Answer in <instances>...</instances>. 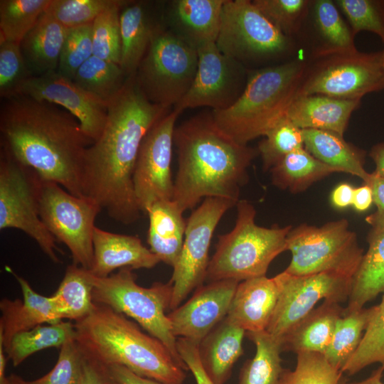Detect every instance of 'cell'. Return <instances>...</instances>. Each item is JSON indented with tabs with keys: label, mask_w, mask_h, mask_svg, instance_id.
Instances as JSON below:
<instances>
[{
	"label": "cell",
	"mask_w": 384,
	"mask_h": 384,
	"mask_svg": "<svg viewBox=\"0 0 384 384\" xmlns=\"http://www.w3.org/2000/svg\"><path fill=\"white\" fill-rule=\"evenodd\" d=\"M169 110L145 97L134 73L109 101L104 129L86 150L83 196L94 199L117 222L129 225L140 217L132 181L136 161L146 133Z\"/></svg>",
	"instance_id": "cell-1"
},
{
	"label": "cell",
	"mask_w": 384,
	"mask_h": 384,
	"mask_svg": "<svg viewBox=\"0 0 384 384\" xmlns=\"http://www.w3.org/2000/svg\"><path fill=\"white\" fill-rule=\"evenodd\" d=\"M0 142L1 149L41 180L83 196L85 156L93 141L65 109L24 95L5 100L0 111Z\"/></svg>",
	"instance_id": "cell-2"
},
{
	"label": "cell",
	"mask_w": 384,
	"mask_h": 384,
	"mask_svg": "<svg viewBox=\"0 0 384 384\" xmlns=\"http://www.w3.org/2000/svg\"><path fill=\"white\" fill-rule=\"evenodd\" d=\"M174 145L178 169L172 201L183 213L193 210L203 198L239 201L257 149L223 132L211 113L196 115L175 128Z\"/></svg>",
	"instance_id": "cell-3"
},
{
	"label": "cell",
	"mask_w": 384,
	"mask_h": 384,
	"mask_svg": "<svg viewBox=\"0 0 384 384\" xmlns=\"http://www.w3.org/2000/svg\"><path fill=\"white\" fill-rule=\"evenodd\" d=\"M74 325L75 340L86 357L107 367L122 366L164 384H182L186 378V370L159 339L109 306L95 304Z\"/></svg>",
	"instance_id": "cell-4"
},
{
	"label": "cell",
	"mask_w": 384,
	"mask_h": 384,
	"mask_svg": "<svg viewBox=\"0 0 384 384\" xmlns=\"http://www.w3.org/2000/svg\"><path fill=\"white\" fill-rule=\"evenodd\" d=\"M308 63L306 58H295L249 72L238 100L226 110L211 112L217 126L243 145L265 136L299 96Z\"/></svg>",
	"instance_id": "cell-5"
},
{
	"label": "cell",
	"mask_w": 384,
	"mask_h": 384,
	"mask_svg": "<svg viewBox=\"0 0 384 384\" xmlns=\"http://www.w3.org/2000/svg\"><path fill=\"white\" fill-rule=\"evenodd\" d=\"M236 207L235 226L229 233L218 236L215 252L209 261L206 279L209 282L225 279L240 282L266 276L273 260L287 250L291 225L259 226L252 203L239 200Z\"/></svg>",
	"instance_id": "cell-6"
},
{
	"label": "cell",
	"mask_w": 384,
	"mask_h": 384,
	"mask_svg": "<svg viewBox=\"0 0 384 384\" xmlns=\"http://www.w3.org/2000/svg\"><path fill=\"white\" fill-rule=\"evenodd\" d=\"M132 270L123 267L107 277L93 275V302L134 319L147 334L159 339L186 370H188L178 352L177 338L166 314L170 309L172 284L155 282L150 287H143L137 283Z\"/></svg>",
	"instance_id": "cell-7"
},
{
	"label": "cell",
	"mask_w": 384,
	"mask_h": 384,
	"mask_svg": "<svg viewBox=\"0 0 384 384\" xmlns=\"http://www.w3.org/2000/svg\"><path fill=\"white\" fill-rule=\"evenodd\" d=\"M215 44L247 68L290 60L297 48L250 0L225 1Z\"/></svg>",
	"instance_id": "cell-8"
},
{
	"label": "cell",
	"mask_w": 384,
	"mask_h": 384,
	"mask_svg": "<svg viewBox=\"0 0 384 384\" xmlns=\"http://www.w3.org/2000/svg\"><path fill=\"white\" fill-rule=\"evenodd\" d=\"M287 243L292 260L284 271L296 276L331 272L353 277L364 254L345 218L319 227L301 224Z\"/></svg>",
	"instance_id": "cell-9"
},
{
	"label": "cell",
	"mask_w": 384,
	"mask_h": 384,
	"mask_svg": "<svg viewBox=\"0 0 384 384\" xmlns=\"http://www.w3.org/2000/svg\"><path fill=\"white\" fill-rule=\"evenodd\" d=\"M198 61L197 50L164 25L152 39L135 79L151 102L170 109L189 90Z\"/></svg>",
	"instance_id": "cell-10"
},
{
	"label": "cell",
	"mask_w": 384,
	"mask_h": 384,
	"mask_svg": "<svg viewBox=\"0 0 384 384\" xmlns=\"http://www.w3.org/2000/svg\"><path fill=\"white\" fill-rule=\"evenodd\" d=\"M383 90L381 51L363 53L356 49L309 60L298 97L321 95L361 100L367 94Z\"/></svg>",
	"instance_id": "cell-11"
},
{
	"label": "cell",
	"mask_w": 384,
	"mask_h": 384,
	"mask_svg": "<svg viewBox=\"0 0 384 384\" xmlns=\"http://www.w3.org/2000/svg\"><path fill=\"white\" fill-rule=\"evenodd\" d=\"M100 206L87 196H76L59 184L41 180L40 217L50 233L70 252L73 263L90 270L93 233Z\"/></svg>",
	"instance_id": "cell-12"
},
{
	"label": "cell",
	"mask_w": 384,
	"mask_h": 384,
	"mask_svg": "<svg viewBox=\"0 0 384 384\" xmlns=\"http://www.w3.org/2000/svg\"><path fill=\"white\" fill-rule=\"evenodd\" d=\"M41 179L31 169L0 151V230L15 228L33 239L49 259L60 262L57 240L39 213Z\"/></svg>",
	"instance_id": "cell-13"
},
{
	"label": "cell",
	"mask_w": 384,
	"mask_h": 384,
	"mask_svg": "<svg viewBox=\"0 0 384 384\" xmlns=\"http://www.w3.org/2000/svg\"><path fill=\"white\" fill-rule=\"evenodd\" d=\"M238 201L206 198L186 220L184 240L169 281L173 286L170 309L173 310L206 279L208 252L214 231L225 213Z\"/></svg>",
	"instance_id": "cell-14"
},
{
	"label": "cell",
	"mask_w": 384,
	"mask_h": 384,
	"mask_svg": "<svg viewBox=\"0 0 384 384\" xmlns=\"http://www.w3.org/2000/svg\"><path fill=\"white\" fill-rule=\"evenodd\" d=\"M275 278L279 298L266 331L280 343L319 301L340 304L348 300L353 279L331 272L296 276L283 271Z\"/></svg>",
	"instance_id": "cell-15"
},
{
	"label": "cell",
	"mask_w": 384,
	"mask_h": 384,
	"mask_svg": "<svg viewBox=\"0 0 384 384\" xmlns=\"http://www.w3.org/2000/svg\"><path fill=\"white\" fill-rule=\"evenodd\" d=\"M198 68L193 82L185 96L174 107L184 110L209 107L213 111L231 107L242 94L249 70L222 53L215 43L199 47Z\"/></svg>",
	"instance_id": "cell-16"
},
{
	"label": "cell",
	"mask_w": 384,
	"mask_h": 384,
	"mask_svg": "<svg viewBox=\"0 0 384 384\" xmlns=\"http://www.w3.org/2000/svg\"><path fill=\"white\" fill-rule=\"evenodd\" d=\"M180 112L174 109L149 130L142 142L133 173L137 205L145 213L159 201L172 200L171 158L175 124Z\"/></svg>",
	"instance_id": "cell-17"
},
{
	"label": "cell",
	"mask_w": 384,
	"mask_h": 384,
	"mask_svg": "<svg viewBox=\"0 0 384 384\" xmlns=\"http://www.w3.org/2000/svg\"><path fill=\"white\" fill-rule=\"evenodd\" d=\"M17 95L65 109L78 120L82 131L93 142L101 135L107 122L108 102L83 90L57 70L31 77L21 86Z\"/></svg>",
	"instance_id": "cell-18"
},
{
	"label": "cell",
	"mask_w": 384,
	"mask_h": 384,
	"mask_svg": "<svg viewBox=\"0 0 384 384\" xmlns=\"http://www.w3.org/2000/svg\"><path fill=\"white\" fill-rule=\"evenodd\" d=\"M238 284L225 279L198 287L186 302L167 314L174 335L198 345L227 316Z\"/></svg>",
	"instance_id": "cell-19"
},
{
	"label": "cell",
	"mask_w": 384,
	"mask_h": 384,
	"mask_svg": "<svg viewBox=\"0 0 384 384\" xmlns=\"http://www.w3.org/2000/svg\"><path fill=\"white\" fill-rule=\"evenodd\" d=\"M225 1H171L162 11L164 25L196 50L206 44L215 43Z\"/></svg>",
	"instance_id": "cell-20"
},
{
	"label": "cell",
	"mask_w": 384,
	"mask_h": 384,
	"mask_svg": "<svg viewBox=\"0 0 384 384\" xmlns=\"http://www.w3.org/2000/svg\"><path fill=\"white\" fill-rule=\"evenodd\" d=\"M354 38L334 1L311 0L308 16L296 40L306 42V58L311 60L356 50Z\"/></svg>",
	"instance_id": "cell-21"
},
{
	"label": "cell",
	"mask_w": 384,
	"mask_h": 384,
	"mask_svg": "<svg viewBox=\"0 0 384 384\" xmlns=\"http://www.w3.org/2000/svg\"><path fill=\"white\" fill-rule=\"evenodd\" d=\"M16 279L23 300L4 298L0 302V343L6 351L18 334L43 324H53L63 321L51 297L36 292L28 282L7 268Z\"/></svg>",
	"instance_id": "cell-22"
},
{
	"label": "cell",
	"mask_w": 384,
	"mask_h": 384,
	"mask_svg": "<svg viewBox=\"0 0 384 384\" xmlns=\"http://www.w3.org/2000/svg\"><path fill=\"white\" fill-rule=\"evenodd\" d=\"M93 261L90 271L97 277H107L117 269H150L160 262L137 236L114 233L95 226Z\"/></svg>",
	"instance_id": "cell-23"
},
{
	"label": "cell",
	"mask_w": 384,
	"mask_h": 384,
	"mask_svg": "<svg viewBox=\"0 0 384 384\" xmlns=\"http://www.w3.org/2000/svg\"><path fill=\"white\" fill-rule=\"evenodd\" d=\"M275 277H253L239 282L227 317L247 332L266 331L279 298Z\"/></svg>",
	"instance_id": "cell-24"
},
{
	"label": "cell",
	"mask_w": 384,
	"mask_h": 384,
	"mask_svg": "<svg viewBox=\"0 0 384 384\" xmlns=\"http://www.w3.org/2000/svg\"><path fill=\"white\" fill-rule=\"evenodd\" d=\"M151 4L127 1L120 11L119 65L127 76L136 73L155 34L164 26L162 13L155 14Z\"/></svg>",
	"instance_id": "cell-25"
},
{
	"label": "cell",
	"mask_w": 384,
	"mask_h": 384,
	"mask_svg": "<svg viewBox=\"0 0 384 384\" xmlns=\"http://www.w3.org/2000/svg\"><path fill=\"white\" fill-rule=\"evenodd\" d=\"M245 334L226 316L198 344L201 366L214 384H225L230 378L234 364L244 353Z\"/></svg>",
	"instance_id": "cell-26"
},
{
	"label": "cell",
	"mask_w": 384,
	"mask_h": 384,
	"mask_svg": "<svg viewBox=\"0 0 384 384\" xmlns=\"http://www.w3.org/2000/svg\"><path fill=\"white\" fill-rule=\"evenodd\" d=\"M361 100H343L321 95L297 97L286 116L301 129H321L343 135L353 112Z\"/></svg>",
	"instance_id": "cell-27"
},
{
	"label": "cell",
	"mask_w": 384,
	"mask_h": 384,
	"mask_svg": "<svg viewBox=\"0 0 384 384\" xmlns=\"http://www.w3.org/2000/svg\"><path fill=\"white\" fill-rule=\"evenodd\" d=\"M149 217V250L165 264L174 267L180 255L186 228L183 212L172 200L159 201L146 211Z\"/></svg>",
	"instance_id": "cell-28"
},
{
	"label": "cell",
	"mask_w": 384,
	"mask_h": 384,
	"mask_svg": "<svg viewBox=\"0 0 384 384\" xmlns=\"http://www.w3.org/2000/svg\"><path fill=\"white\" fill-rule=\"evenodd\" d=\"M68 29L46 11L27 33L20 46L32 76L58 70Z\"/></svg>",
	"instance_id": "cell-29"
},
{
	"label": "cell",
	"mask_w": 384,
	"mask_h": 384,
	"mask_svg": "<svg viewBox=\"0 0 384 384\" xmlns=\"http://www.w3.org/2000/svg\"><path fill=\"white\" fill-rule=\"evenodd\" d=\"M345 311L339 303L324 301L286 335L281 342L282 351L324 355L331 341L336 323Z\"/></svg>",
	"instance_id": "cell-30"
},
{
	"label": "cell",
	"mask_w": 384,
	"mask_h": 384,
	"mask_svg": "<svg viewBox=\"0 0 384 384\" xmlns=\"http://www.w3.org/2000/svg\"><path fill=\"white\" fill-rule=\"evenodd\" d=\"M304 148L316 159L338 172L352 174L366 183V151L345 141L339 134L321 129H302Z\"/></svg>",
	"instance_id": "cell-31"
},
{
	"label": "cell",
	"mask_w": 384,
	"mask_h": 384,
	"mask_svg": "<svg viewBox=\"0 0 384 384\" xmlns=\"http://www.w3.org/2000/svg\"><path fill=\"white\" fill-rule=\"evenodd\" d=\"M367 242L368 250L352 279L348 309L363 308L384 294V228H371Z\"/></svg>",
	"instance_id": "cell-32"
},
{
	"label": "cell",
	"mask_w": 384,
	"mask_h": 384,
	"mask_svg": "<svg viewBox=\"0 0 384 384\" xmlns=\"http://www.w3.org/2000/svg\"><path fill=\"white\" fill-rule=\"evenodd\" d=\"M93 274L75 264L67 267L64 277L51 297L62 320L79 321L95 308Z\"/></svg>",
	"instance_id": "cell-33"
},
{
	"label": "cell",
	"mask_w": 384,
	"mask_h": 384,
	"mask_svg": "<svg viewBox=\"0 0 384 384\" xmlns=\"http://www.w3.org/2000/svg\"><path fill=\"white\" fill-rule=\"evenodd\" d=\"M270 172L274 186L297 193L338 171L316 159L303 147L287 154L270 169Z\"/></svg>",
	"instance_id": "cell-34"
},
{
	"label": "cell",
	"mask_w": 384,
	"mask_h": 384,
	"mask_svg": "<svg viewBox=\"0 0 384 384\" xmlns=\"http://www.w3.org/2000/svg\"><path fill=\"white\" fill-rule=\"evenodd\" d=\"M246 336L255 343L256 353L242 366L238 384H282L285 369L281 343L267 331L247 332Z\"/></svg>",
	"instance_id": "cell-35"
},
{
	"label": "cell",
	"mask_w": 384,
	"mask_h": 384,
	"mask_svg": "<svg viewBox=\"0 0 384 384\" xmlns=\"http://www.w3.org/2000/svg\"><path fill=\"white\" fill-rule=\"evenodd\" d=\"M375 306L348 309L338 319L331 341L324 356L336 370H341L358 348Z\"/></svg>",
	"instance_id": "cell-36"
},
{
	"label": "cell",
	"mask_w": 384,
	"mask_h": 384,
	"mask_svg": "<svg viewBox=\"0 0 384 384\" xmlns=\"http://www.w3.org/2000/svg\"><path fill=\"white\" fill-rule=\"evenodd\" d=\"M75 335V325L70 321L63 320L47 326L39 325L16 334L5 352L13 366H18L36 352L49 348H60Z\"/></svg>",
	"instance_id": "cell-37"
},
{
	"label": "cell",
	"mask_w": 384,
	"mask_h": 384,
	"mask_svg": "<svg viewBox=\"0 0 384 384\" xmlns=\"http://www.w3.org/2000/svg\"><path fill=\"white\" fill-rule=\"evenodd\" d=\"M121 66L95 55L78 70L73 81L106 102L122 88L127 78Z\"/></svg>",
	"instance_id": "cell-38"
},
{
	"label": "cell",
	"mask_w": 384,
	"mask_h": 384,
	"mask_svg": "<svg viewBox=\"0 0 384 384\" xmlns=\"http://www.w3.org/2000/svg\"><path fill=\"white\" fill-rule=\"evenodd\" d=\"M50 2L51 0H1L0 41L20 45Z\"/></svg>",
	"instance_id": "cell-39"
},
{
	"label": "cell",
	"mask_w": 384,
	"mask_h": 384,
	"mask_svg": "<svg viewBox=\"0 0 384 384\" xmlns=\"http://www.w3.org/2000/svg\"><path fill=\"white\" fill-rule=\"evenodd\" d=\"M375 363L384 366V294L375 305L358 348L341 372L353 375Z\"/></svg>",
	"instance_id": "cell-40"
},
{
	"label": "cell",
	"mask_w": 384,
	"mask_h": 384,
	"mask_svg": "<svg viewBox=\"0 0 384 384\" xmlns=\"http://www.w3.org/2000/svg\"><path fill=\"white\" fill-rule=\"evenodd\" d=\"M303 147L302 129L285 116L269 129L257 149L261 156L263 170L267 171L287 154Z\"/></svg>",
	"instance_id": "cell-41"
},
{
	"label": "cell",
	"mask_w": 384,
	"mask_h": 384,
	"mask_svg": "<svg viewBox=\"0 0 384 384\" xmlns=\"http://www.w3.org/2000/svg\"><path fill=\"white\" fill-rule=\"evenodd\" d=\"M252 2L284 35L296 41L308 16L311 0H254Z\"/></svg>",
	"instance_id": "cell-42"
},
{
	"label": "cell",
	"mask_w": 384,
	"mask_h": 384,
	"mask_svg": "<svg viewBox=\"0 0 384 384\" xmlns=\"http://www.w3.org/2000/svg\"><path fill=\"white\" fill-rule=\"evenodd\" d=\"M127 1L100 14L92 23L93 55L119 65L121 31L119 15Z\"/></svg>",
	"instance_id": "cell-43"
},
{
	"label": "cell",
	"mask_w": 384,
	"mask_h": 384,
	"mask_svg": "<svg viewBox=\"0 0 384 384\" xmlns=\"http://www.w3.org/2000/svg\"><path fill=\"white\" fill-rule=\"evenodd\" d=\"M294 370L285 369L282 384H339L342 372L331 366L319 353H297Z\"/></svg>",
	"instance_id": "cell-44"
},
{
	"label": "cell",
	"mask_w": 384,
	"mask_h": 384,
	"mask_svg": "<svg viewBox=\"0 0 384 384\" xmlns=\"http://www.w3.org/2000/svg\"><path fill=\"white\" fill-rule=\"evenodd\" d=\"M122 0H51L46 11L65 28L92 24L102 12Z\"/></svg>",
	"instance_id": "cell-45"
},
{
	"label": "cell",
	"mask_w": 384,
	"mask_h": 384,
	"mask_svg": "<svg viewBox=\"0 0 384 384\" xmlns=\"http://www.w3.org/2000/svg\"><path fill=\"white\" fill-rule=\"evenodd\" d=\"M356 36L361 31L377 35L384 43V0H336Z\"/></svg>",
	"instance_id": "cell-46"
},
{
	"label": "cell",
	"mask_w": 384,
	"mask_h": 384,
	"mask_svg": "<svg viewBox=\"0 0 384 384\" xmlns=\"http://www.w3.org/2000/svg\"><path fill=\"white\" fill-rule=\"evenodd\" d=\"M32 77L19 44L0 41V95L15 97L21 86Z\"/></svg>",
	"instance_id": "cell-47"
},
{
	"label": "cell",
	"mask_w": 384,
	"mask_h": 384,
	"mask_svg": "<svg viewBox=\"0 0 384 384\" xmlns=\"http://www.w3.org/2000/svg\"><path fill=\"white\" fill-rule=\"evenodd\" d=\"M92 55V24L68 29L57 71L73 80L78 70Z\"/></svg>",
	"instance_id": "cell-48"
},
{
	"label": "cell",
	"mask_w": 384,
	"mask_h": 384,
	"mask_svg": "<svg viewBox=\"0 0 384 384\" xmlns=\"http://www.w3.org/2000/svg\"><path fill=\"white\" fill-rule=\"evenodd\" d=\"M84 356L75 337L68 339L60 348L54 367L43 376L28 384H78L80 378Z\"/></svg>",
	"instance_id": "cell-49"
},
{
	"label": "cell",
	"mask_w": 384,
	"mask_h": 384,
	"mask_svg": "<svg viewBox=\"0 0 384 384\" xmlns=\"http://www.w3.org/2000/svg\"><path fill=\"white\" fill-rule=\"evenodd\" d=\"M177 349L181 358L193 373L196 384H214L201 366L198 344L183 338H178Z\"/></svg>",
	"instance_id": "cell-50"
},
{
	"label": "cell",
	"mask_w": 384,
	"mask_h": 384,
	"mask_svg": "<svg viewBox=\"0 0 384 384\" xmlns=\"http://www.w3.org/2000/svg\"><path fill=\"white\" fill-rule=\"evenodd\" d=\"M373 191V203L376 210L366 218V221L372 229L384 228V178L370 173V177L366 183Z\"/></svg>",
	"instance_id": "cell-51"
},
{
	"label": "cell",
	"mask_w": 384,
	"mask_h": 384,
	"mask_svg": "<svg viewBox=\"0 0 384 384\" xmlns=\"http://www.w3.org/2000/svg\"><path fill=\"white\" fill-rule=\"evenodd\" d=\"M78 384H116V383L107 366L84 356L81 375Z\"/></svg>",
	"instance_id": "cell-52"
},
{
	"label": "cell",
	"mask_w": 384,
	"mask_h": 384,
	"mask_svg": "<svg viewBox=\"0 0 384 384\" xmlns=\"http://www.w3.org/2000/svg\"><path fill=\"white\" fill-rule=\"evenodd\" d=\"M108 368L116 384H164L153 379L139 376L122 366L114 365Z\"/></svg>",
	"instance_id": "cell-53"
},
{
	"label": "cell",
	"mask_w": 384,
	"mask_h": 384,
	"mask_svg": "<svg viewBox=\"0 0 384 384\" xmlns=\"http://www.w3.org/2000/svg\"><path fill=\"white\" fill-rule=\"evenodd\" d=\"M354 188L343 183L337 186L331 195L333 206L337 208H345L352 205Z\"/></svg>",
	"instance_id": "cell-54"
},
{
	"label": "cell",
	"mask_w": 384,
	"mask_h": 384,
	"mask_svg": "<svg viewBox=\"0 0 384 384\" xmlns=\"http://www.w3.org/2000/svg\"><path fill=\"white\" fill-rule=\"evenodd\" d=\"M373 203V191L368 185L364 183L363 186L354 188L352 205L357 211L367 210Z\"/></svg>",
	"instance_id": "cell-55"
},
{
	"label": "cell",
	"mask_w": 384,
	"mask_h": 384,
	"mask_svg": "<svg viewBox=\"0 0 384 384\" xmlns=\"http://www.w3.org/2000/svg\"><path fill=\"white\" fill-rule=\"evenodd\" d=\"M369 156L375 165L373 173L384 178V142L373 146L369 152Z\"/></svg>",
	"instance_id": "cell-56"
},
{
	"label": "cell",
	"mask_w": 384,
	"mask_h": 384,
	"mask_svg": "<svg viewBox=\"0 0 384 384\" xmlns=\"http://www.w3.org/2000/svg\"><path fill=\"white\" fill-rule=\"evenodd\" d=\"M384 372V366H380L376 370L373 371L370 376L358 382L348 383L342 378L341 384H384L382 378Z\"/></svg>",
	"instance_id": "cell-57"
},
{
	"label": "cell",
	"mask_w": 384,
	"mask_h": 384,
	"mask_svg": "<svg viewBox=\"0 0 384 384\" xmlns=\"http://www.w3.org/2000/svg\"><path fill=\"white\" fill-rule=\"evenodd\" d=\"M2 343H0V384H8L9 379L6 376V364L7 357Z\"/></svg>",
	"instance_id": "cell-58"
},
{
	"label": "cell",
	"mask_w": 384,
	"mask_h": 384,
	"mask_svg": "<svg viewBox=\"0 0 384 384\" xmlns=\"http://www.w3.org/2000/svg\"><path fill=\"white\" fill-rule=\"evenodd\" d=\"M8 384H28L26 380H23L21 377L16 374L10 375L8 377Z\"/></svg>",
	"instance_id": "cell-59"
},
{
	"label": "cell",
	"mask_w": 384,
	"mask_h": 384,
	"mask_svg": "<svg viewBox=\"0 0 384 384\" xmlns=\"http://www.w3.org/2000/svg\"><path fill=\"white\" fill-rule=\"evenodd\" d=\"M384 44V43H383ZM382 53V60H383V69H384V48L383 50L381 51Z\"/></svg>",
	"instance_id": "cell-60"
},
{
	"label": "cell",
	"mask_w": 384,
	"mask_h": 384,
	"mask_svg": "<svg viewBox=\"0 0 384 384\" xmlns=\"http://www.w3.org/2000/svg\"><path fill=\"white\" fill-rule=\"evenodd\" d=\"M342 380V379H341ZM341 380L340 381L339 384H341Z\"/></svg>",
	"instance_id": "cell-61"
}]
</instances>
